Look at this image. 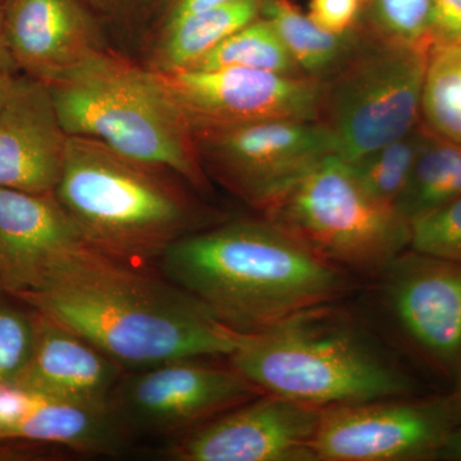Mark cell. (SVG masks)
Listing matches in <instances>:
<instances>
[{
	"instance_id": "cell-1",
	"label": "cell",
	"mask_w": 461,
	"mask_h": 461,
	"mask_svg": "<svg viewBox=\"0 0 461 461\" xmlns=\"http://www.w3.org/2000/svg\"><path fill=\"white\" fill-rule=\"evenodd\" d=\"M139 267L83 242L58 256L36 287L14 297L130 371L232 354L241 332Z\"/></svg>"
},
{
	"instance_id": "cell-2",
	"label": "cell",
	"mask_w": 461,
	"mask_h": 461,
	"mask_svg": "<svg viewBox=\"0 0 461 461\" xmlns=\"http://www.w3.org/2000/svg\"><path fill=\"white\" fill-rule=\"evenodd\" d=\"M163 276L239 332L272 326L350 293L348 271L268 218L196 230L158 259Z\"/></svg>"
},
{
	"instance_id": "cell-3",
	"label": "cell",
	"mask_w": 461,
	"mask_h": 461,
	"mask_svg": "<svg viewBox=\"0 0 461 461\" xmlns=\"http://www.w3.org/2000/svg\"><path fill=\"white\" fill-rule=\"evenodd\" d=\"M229 357L230 366L260 393L320 409L411 396L420 390L348 315L330 304L240 333Z\"/></svg>"
},
{
	"instance_id": "cell-4",
	"label": "cell",
	"mask_w": 461,
	"mask_h": 461,
	"mask_svg": "<svg viewBox=\"0 0 461 461\" xmlns=\"http://www.w3.org/2000/svg\"><path fill=\"white\" fill-rule=\"evenodd\" d=\"M172 172L69 136L54 196L86 244L141 266L196 230L200 211Z\"/></svg>"
},
{
	"instance_id": "cell-5",
	"label": "cell",
	"mask_w": 461,
	"mask_h": 461,
	"mask_svg": "<svg viewBox=\"0 0 461 461\" xmlns=\"http://www.w3.org/2000/svg\"><path fill=\"white\" fill-rule=\"evenodd\" d=\"M63 129L204 190L193 133L156 74L111 48L50 85Z\"/></svg>"
},
{
	"instance_id": "cell-6",
	"label": "cell",
	"mask_w": 461,
	"mask_h": 461,
	"mask_svg": "<svg viewBox=\"0 0 461 461\" xmlns=\"http://www.w3.org/2000/svg\"><path fill=\"white\" fill-rule=\"evenodd\" d=\"M263 211L273 223L345 271L382 273L411 248V222L395 206L369 195L335 153Z\"/></svg>"
},
{
	"instance_id": "cell-7",
	"label": "cell",
	"mask_w": 461,
	"mask_h": 461,
	"mask_svg": "<svg viewBox=\"0 0 461 461\" xmlns=\"http://www.w3.org/2000/svg\"><path fill=\"white\" fill-rule=\"evenodd\" d=\"M429 51L366 32L345 65L321 83L320 122L332 133L339 157L350 162L420 126Z\"/></svg>"
},
{
	"instance_id": "cell-8",
	"label": "cell",
	"mask_w": 461,
	"mask_h": 461,
	"mask_svg": "<svg viewBox=\"0 0 461 461\" xmlns=\"http://www.w3.org/2000/svg\"><path fill=\"white\" fill-rule=\"evenodd\" d=\"M191 133L203 169L262 211L336 154L335 139L320 121H257L194 127Z\"/></svg>"
},
{
	"instance_id": "cell-9",
	"label": "cell",
	"mask_w": 461,
	"mask_h": 461,
	"mask_svg": "<svg viewBox=\"0 0 461 461\" xmlns=\"http://www.w3.org/2000/svg\"><path fill=\"white\" fill-rule=\"evenodd\" d=\"M175 360L123 375L108 408L132 436L180 437L260 395L232 366Z\"/></svg>"
},
{
	"instance_id": "cell-10",
	"label": "cell",
	"mask_w": 461,
	"mask_h": 461,
	"mask_svg": "<svg viewBox=\"0 0 461 461\" xmlns=\"http://www.w3.org/2000/svg\"><path fill=\"white\" fill-rule=\"evenodd\" d=\"M455 423L446 395H411L321 409L317 461L438 460Z\"/></svg>"
},
{
	"instance_id": "cell-11",
	"label": "cell",
	"mask_w": 461,
	"mask_h": 461,
	"mask_svg": "<svg viewBox=\"0 0 461 461\" xmlns=\"http://www.w3.org/2000/svg\"><path fill=\"white\" fill-rule=\"evenodd\" d=\"M397 332L430 372L461 375V263L409 248L381 273Z\"/></svg>"
},
{
	"instance_id": "cell-12",
	"label": "cell",
	"mask_w": 461,
	"mask_h": 461,
	"mask_svg": "<svg viewBox=\"0 0 461 461\" xmlns=\"http://www.w3.org/2000/svg\"><path fill=\"white\" fill-rule=\"evenodd\" d=\"M154 74L190 129L268 120L320 121L321 84L306 76L240 67Z\"/></svg>"
},
{
	"instance_id": "cell-13",
	"label": "cell",
	"mask_w": 461,
	"mask_h": 461,
	"mask_svg": "<svg viewBox=\"0 0 461 461\" xmlns=\"http://www.w3.org/2000/svg\"><path fill=\"white\" fill-rule=\"evenodd\" d=\"M321 412L260 393L180 437L166 455L180 461H317L313 441Z\"/></svg>"
},
{
	"instance_id": "cell-14",
	"label": "cell",
	"mask_w": 461,
	"mask_h": 461,
	"mask_svg": "<svg viewBox=\"0 0 461 461\" xmlns=\"http://www.w3.org/2000/svg\"><path fill=\"white\" fill-rule=\"evenodd\" d=\"M3 14L18 71L48 85L108 48L86 0H3Z\"/></svg>"
},
{
	"instance_id": "cell-15",
	"label": "cell",
	"mask_w": 461,
	"mask_h": 461,
	"mask_svg": "<svg viewBox=\"0 0 461 461\" xmlns=\"http://www.w3.org/2000/svg\"><path fill=\"white\" fill-rule=\"evenodd\" d=\"M68 139L50 85L17 75L0 108V187L54 193Z\"/></svg>"
},
{
	"instance_id": "cell-16",
	"label": "cell",
	"mask_w": 461,
	"mask_h": 461,
	"mask_svg": "<svg viewBox=\"0 0 461 461\" xmlns=\"http://www.w3.org/2000/svg\"><path fill=\"white\" fill-rule=\"evenodd\" d=\"M85 240L54 193L0 187V291L17 296L36 287L60 254Z\"/></svg>"
},
{
	"instance_id": "cell-17",
	"label": "cell",
	"mask_w": 461,
	"mask_h": 461,
	"mask_svg": "<svg viewBox=\"0 0 461 461\" xmlns=\"http://www.w3.org/2000/svg\"><path fill=\"white\" fill-rule=\"evenodd\" d=\"M123 371L83 336L36 312L35 348L14 386L35 396L108 406Z\"/></svg>"
},
{
	"instance_id": "cell-18",
	"label": "cell",
	"mask_w": 461,
	"mask_h": 461,
	"mask_svg": "<svg viewBox=\"0 0 461 461\" xmlns=\"http://www.w3.org/2000/svg\"><path fill=\"white\" fill-rule=\"evenodd\" d=\"M29 439L91 455L122 454L127 435L108 406L33 395L25 415L5 438Z\"/></svg>"
},
{
	"instance_id": "cell-19",
	"label": "cell",
	"mask_w": 461,
	"mask_h": 461,
	"mask_svg": "<svg viewBox=\"0 0 461 461\" xmlns=\"http://www.w3.org/2000/svg\"><path fill=\"white\" fill-rule=\"evenodd\" d=\"M263 0H230L178 18L147 36L144 66L157 74L187 69L260 16Z\"/></svg>"
},
{
	"instance_id": "cell-20",
	"label": "cell",
	"mask_w": 461,
	"mask_h": 461,
	"mask_svg": "<svg viewBox=\"0 0 461 461\" xmlns=\"http://www.w3.org/2000/svg\"><path fill=\"white\" fill-rule=\"evenodd\" d=\"M260 16L275 27L303 75L320 83L345 65L366 35L359 25L344 33L324 32L291 0H263Z\"/></svg>"
},
{
	"instance_id": "cell-21",
	"label": "cell",
	"mask_w": 461,
	"mask_h": 461,
	"mask_svg": "<svg viewBox=\"0 0 461 461\" xmlns=\"http://www.w3.org/2000/svg\"><path fill=\"white\" fill-rule=\"evenodd\" d=\"M460 196L461 145L424 127L423 142L397 199V211L411 224Z\"/></svg>"
},
{
	"instance_id": "cell-22",
	"label": "cell",
	"mask_w": 461,
	"mask_h": 461,
	"mask_svg": "<svg viewBox=\"0 0 461 461\" xmlns=\"http://www.w3.org/2000/svg\"><path fill=\"white\" fill-rule=\"evenodd\" d=\"M226 67L305 76L288 53L275 27L263 16L256 18L224 39L214 50L187 69H215Z\"/></svg>"
},
{
	"instance_id": "cell-23",
	"label": "cell",
	"mask_w": 461,
	"mask_h": 461,
	"mask_svg": "<svg viewBox=\"0 0 461 461\" xmlns=\"http://www.w3.org/2000/svg\"><path fill=\"white\" fill-rule=\"evenodd\" d=\"M421 123L430 132L461 145V42L429 51Z\"/></svg>"
},
{
	"instance_id": "cell-24",
	"label": "cell",
	"mask_w": 461,
	"mask_h": 461,
	"mask_svg": "<svg viewBox=\"0 0 461 461\" xmlns=\"http://www.w3.org/2000/svg\"><path fill=\"white\" fill-rule=\"evenodd\" d=\"M424 138V126L348 163L363 189L384 204L395 206L411 176Z\"/></svg>"
},
{
	"instance_id": "cell-25",
	"label": "cell",
	"mask_w": 461,
	"mask_h": 461,
	"mask_svg": "<svg viewBox=\"0 0 461 461\" xmlns=\"http://www.w3.org/2000/svg\"><path fill=\"white\" fill-rule=\"evenodd\" d=\"M429 0H363L357 25L382 41L429 47Z\"/></svg>"
},
{
	"instance_id": "cell-26",
	"label": "cell",
	"mask_w": 461,
	"mask_h": 461,
	"mask_svg": "<svg viewBox=\"0 0 461 461\" xmlns=\"http://www.w3.org/2000/svg\"><path fill=\"white\" fill-rule=\"evenodd\" d=\"M0 291V387L14 386L32 359L36 312L9 302Z\"/></svg>"
},
{
	"instance_id": "cell-27",
	"label": "cell",
	"mask_w": 461,
	"mask_h": 461,
	"mask_svg": "<svg viewBox=\"0 0 461 461\" xmlns=\"http://www.w3.org/2000/svg\"><path fill=\"white\" fill-rule=\"evenodd\" d=\"M411 248L461 263V196L411 223Z\"/></svg>"
},
{
	"instance_id": "cell-28",
	"label": "cell",
	"mask_w": 461,
	"mask_h": 461,
	"mask_svg": "<svg viewBox=\"0 0 461 461\" xmlns=\"http://www.w3.org/2000/svg\"><path fill=\"white\" fill-rule=\"evenodd\" d=\"M363 0H311L308 16L324 32L344 33L357 25Z\"/></svg>"
},
{
	"instance_id": "cell-29",
	"label": "cell",
	"mask_w": 461,
	"mask_h": 461,
	"mask_svg": "<svg viewBox=\"0 0 461 461\" xmlns=\"http://www.w3.org/2000/svg\"><path fill=\"white\" fill-rule=\"evenodd\" d=\"M430 50L461 42V0H429Z\"/></svg>"
},
{
	"instance_id": "cell-30",
	"label": "cell",
	"mask_w": 461,
	"mask_h": 461,
	"mask_svg": "<svg viewBox=\"0 0 461 461\" xmlns=\"http://www.w3.org/2000/svg\"><path fill=\"white\" fill-rule=\"evenodd\" d=\"M226 2L230 0H153L142 20L145 33L147 36L151 35L178 18Z\"/></svg>"
},
{
	"instance_id": "cell-31",
	"label": "cell",
	"mask_w": 461,
	"mask_h": 461,
	"mask_svg": "<svg viewBox=\"0 0 461 461\" xmlns=\"http://www.w3.org/2000/svg\"><path fill=\"white\" fill-rule=\"evenodd\" d=\"M104 25H126L144 20L153 0H86Z\"/></svg>"
},
{
	"instance_id": "cell-32",
	"label": "cell",
	"mask_w": 461,
	"mask_h": 461,
	"mask_svg": "<svg viewBox=\"0 0 461 461\" xmlns=\"http://www.w3.org/2000/svg\"><path fill=\"white\" fill-rule=\"evenodd\" d=\"M32 399V393L23 388L0 387V439L5 438V433L25 415Z\"/></svg>"
},
{
	"instance_id": "cell-33",
	"label": "cell",
	"mask_w": 461,
	"mask_h": 461,
	"mask_svg": "<svg viewBox=\"0 0 461 461\" xmlns=\"http://www.w3.org/2000/svg\"><path fill=\"white\" fill-rule=\"evenodd\" d=\"M0 71L20 75L16 63L9 51L7 38H5V14H3V0H0Z\"/></svg>"
},
{
	"instance_id": "cell-34",
	"label": "cell",
	"mask_w": 461,
	"mask_h": 461,
	"mask_svg": "<svg viewBox=\"0 0 461 461\" xmlns=\"http://www.w3.org/2000/svg\"><path fill=\"white\" fill-rule=\"evenodd\" d=\"M438 460L461 461V426L454 427L447 436Z\"/></svg>"
},
{
	"instance_id": "cell-35",
	"label": "cell",
	"mask_w": 461,
	"mask_h": 461,
	"mask_svg": "<svg viewBox=\"0 0 461 461\" xmlns=\"http://www.w3.org/2000/svg\"><path fill=\"white\" fill-rule=\"evenodd\" d=\"M446 399L453 415L455 427L461 426V375L454 382L450 393H446Z\"/></svg>"
},
{
	"instance_id": "cell-36",
	"label": "cell",
	"mask_w": 461,
	"mask_h": 461,
	"mask_svg": "<svg viewBox=\"0 0 461 461\" xmlns=\"http://www.w3.org/2000/svg\"><path fill=\"white\" fill-rule=\"evenodd\" d=\"M17 75L9 74V72L0 71V108L7 100L12 87H14V80Z\"/></svg>"
}]
</instances>
